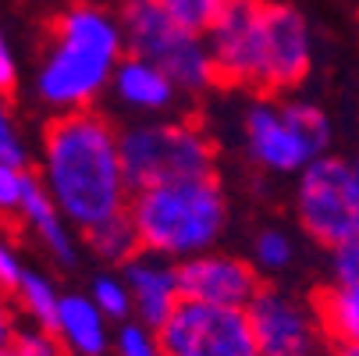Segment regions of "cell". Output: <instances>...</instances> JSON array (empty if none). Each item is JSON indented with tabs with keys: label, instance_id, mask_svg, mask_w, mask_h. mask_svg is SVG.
Returning a JSON list of instances; mask_svg holds the SVG:
<instances>
[{
	"label": "cell",
	"instance_id": "5",
	"mask_svg": "<svg viewBox=\"0 0 359 356\" xmlns=\"http://www.w3.org/2000/svg\"><path fill=\"white\" fill-rule=\"evenodd\" d=\"M121 164L132 192L189 178H217L214 143L196 121H161V125L125 128Z\"/></svg>",
	"mask_w": 359,
	"mask_h": 356
},
{
	"label": "cell",
	"instance_id": "29",
	"mask_svg": "<svg viewBox=\"0 0 359 356\" xmlns=\"http://www.w3.org/2000/svg\"><path fill=\"white\" fill-rule=\"evenodd\" d=\"M22 278H25V268L18 264L11 246L0 242V289H4V292H18L22 289Z\"/></svg>",
	"mask_w": 359,
	"mask_h": 356
},
{
	"label": "cell",
	"instance_id": "24",
	"mask_svg": "<svg viewBox=\"0 0 359 356\" xmlns=\"http://www.w3.org/2000/svg\"><path fill=\"white\" fill-rule=\"evenodd\" d=\"M11 349H15L18 356H65V345L57 342L54 331H46V328L15 331V335H11Z\"/></svg>",
	"mask_w": 359,
	"mask_h": 356
},
{
	"label": "cell",
	"instance_id": "17",
	"mask_svg": "<svg viewBox=\"0 0 359 356\" xmlns=\"http://www.w3.org/2000/svg\"><path fill=\"white\" fill-rule=\"evenodd\" d=\"M114 89L118 96L125 100V104L132 107H142V111H161L168 107L171 100H175V82L161 72V68H153L139 58H128L118 72H114Z\"/></svg>",
	"mask_w": 359,
	"mask_h": 356
},
{
	"label": "cell",
	"instance_id": "4",
	"mask_svg": "<svg viewBox=\"0 0 359 356\" xmlns=\"http://www.w3.org/2000/svg\"><path fill=\"white\" fill-rule=\"evenodd\" d=\"M121 36L132 58L161 68L178 89L199 93L214 86V61L207 39L178 25L157 0H125Z\"/></svg>",
	"mask_w": 359,
	"mask_h": 356
},
{
	"label": "cell",
	"instance_id": "7",
	"mask_svg": "<svg viewBox=\"0 0 359 356\" xmlns=\"http://www.w3.org/2000/svg\"><path fill=\"white\" fill-rule=\"evenodd\" d=\"M164 356H260L249 314L238 307L182 299L157 328Z\"/></svg>",
	"mask_w": 359,
	"mask_h": 356
},
{
	"label": "cell",
	"instance_id": "18",
	"mask_svg": "<svg viewBox=\"0 0 359 356\" xmlns=\"http://www.w3.org/2000/svg\"><path fill=\"white\" fill-rule=\"evenodd\" d=\"M86 239H89L96 257L100 261H111V264H128V261H135L139 253H142V242H139V232H135V221H132L128 211L121 218L107 221V225L86 232Z\"/></svg>",
	"mask_w": 359,
	"mask_h": 356
},
{
	"label": "cell",
	"instance_id": "32",
	"mask_svg": "<svg viewBox=\"0 0 359 356\" xmlns=\"http://www.w3.org/2000/svg\"><path fill=\"white\" fill-rule=\"evenodd\" d=\"M334 356H359V345H338Z\"/></svg>",
	"mask_w": 359,
	"mask_h": 356
},
{
	"label": "cell",
	"instance_id": "9",
	"mask_svg": "<svg viewBox=\"0 0 359 356\" xmlns=\"http://www.w3.org/2000/svg\"><path fill=\"white\" fill-rule=\"evenodd\" d=\"M245 314H249L260 356H317L320 345L327 342L317 321V310L281 289L260 285Z\"/></svg>",
	"mask_w": 359,
	"mask_h": 356
},
{
	"label": "cell",
	"instance_id": "6",
	"mask_svg": "<svg viewBox=\"0 0 359 356\" xmlns=\"http://www.w3.org/2000/svg\"><path fill=\"white\" fill-rule=\"evenodd\" d=\"M295 211L313 242L338 249L359 235V182L355 168L338 157L306 164L295 189Z\"/></svg>",
	"mask_w": 359,
	"mask_h": 356
},
{
	"label": "cell",
	"instance_id": "8",
	"mask_svg": "<svg viewBox=\"0 0 359 356\" xmlns=\"http://www.w3.org/2000/svg\"><path fill=\"white\" fill-rule=\"evenodd\" d=\"M264 4L267 0H228L207 32L214 86L235 89L264 82Z\"/></svg>",
	"mask_w": 359,
	"mask_h": 356
},
{
	"label": "cell",
	"instance_id": "16",
	"mask_svg": "<svg viewBox=\"0 0 359 356\" xmlns=\"http://www.w3.org/2000/svg\"><path fill=\"white\" fill-rule=\"evenodd\" d=\"M313 310L324 328V338L338 345H359V289L324 285L313 292Z\"/></svg>",
	"mask_w": 359,
	"mask_h": 356
},
{
	"label": "cell",
	"instance_id": "30",
	"mask_svg": "<svg viewBox=\"0 0 359 356\" xmlns=\"http://www.w3.org/2000/svg\"><path fill=\"white\" fill-rule=\"evenodd\" d=\"M8 93H15V61H11L4 36H0V96H8Z\"/></svg>",
	"mask_w": 359,
	"mask_h": 356
},
{
	"label": "cell",
	"instance_id": "1",
	"mask_svg": "<svg viewBox=\"0 0 359 356\" xmlns=\"http://www.w3.org/2000/svg\"><path fill=\"white\" fill-rule=\"evenodd\" d=\"M43 178L57 211L82 232L128 211L121 136L96 111H65L43 128Z\"/></svg>",
	"mask_w": 359,
	"mask_h": 356
},
{
	"label": "cell",
	"instance_id": "25",
	"mask_svg": "<svg viewBox=\"0 0 359 356\" xmlns=\"http://www.w3.org/2000/svg\"><path fill=\"white\" fill-rule=\"evenodd\" d=\"M288 261H292V239H288L285 232L267 228V232L256 235V264L278 271V268H285Z\"/></svg>",
	"mask_w": 359,
	"mask_h": 356
},
{
	"label": "cell",
	"instance_id": "2",
	"mask_svg": "<svg viewBox=\"0 0 359 356\" xmlns=\"http://www.w3.org/2000/svg\"><path fill=\"white\" fill-rule=\"evenodd\" d=\"M121 46L125 36L118 22L96 8H72L54 25V46L36 79L39 96L65 111L86 107L118 72Z\"/></svg>",
	"mask_w": 359,
	"mask_h": 356
},
{
	"label": "cell",
	"instance_id": "12",
	"mask_svg": "<svg viewBox=\"0 0 359 356\" xmlns=\"http://www.w3.org/2000/svg\"><path fill=\"white\" fill-rule=\"evenodd\" d=\"M245 143L256 164H264L271 171H302L306 164H313V150L302 143V136L292 128L285 118V107L274 104H256L245 114Z\"/></svg>",
	"mask_w": 359,
	"mask_h": 356
},
{
	"label": "cell",
	"instance_id": "27",
	"mask_svg": "<svg viewBox=\"0 0 359 356\" xmlns=\"http://www.w3.org/2000/svg\"><path fill=\"white\" fill-rule=\"evenodd\" d=\"M0 164H11V168H25V150H22V139L11 125V114H8V104L0 96Z\"/></svg>",
	"mask_w": 359,
	"mask_h": 356
},
{
	"label": "cell",
	"instance_id": "10",
	"mask_svg": "<svg viewBox=\"0 0 359 356\" xmlns=\"http://www.w3.org/2000/svg\"><path fill=\"white\" fill-rule=\"evenodd\" d=\"M310 72V32L292 4H264V82L260 93L295 89Z\"/></svg>",
	"mask_w": 359,
	"mask_h": 356
},
{
	"label": "cell",
	"instance_id": "21",
	"mask_svg": "<svg viewBox=\"0 0 359 356\" xmlns=\"http://www.w3.org/2000/svg\"><path fill=\"white\" fill-rule=\"evenodd\" d=\"M157 4L185 29L192 32H210V25L221 18L228 0H157Z\"/></svg>",
	"mask_w": 359,
	"mask_h": 356
},
{
	"label": "cell",
	"instance_id": "28",
	"mask_svg": "<svg viewBox=\"0 0 359 356\" xmlns=\"http://www.w3.org/2000/svg\"><path fill=\"white\" fill-rule=\"evenodd\" d=\"M334 285L359 289V235L334 249Z\"/></svg>",
	"mask_w": 359,
	"mask_h": 356
},
{
	"label": "cell",
	"instance_id": "31",
	"mask_svg": "<svg viewBox=\"0 0 359 356\" xmlns=\"http://www.w3.org/2000/svg\"><path fill=\"white\" fill-rule=\"evenodd\" d=\"M11 342V328H8V321H4V314H0V349H4Z\"/></svg>",
	"mask_w": 359,
	"mask_h": 356
},
{
	"label": "cell",
	"instance_id": "11",
	"mask_svg": "<svg viewBox=\"0 0 359 356\" xmlns=\"http://www.w3.org/2000/svg\"><path fill=\"white\" fill-rule=\"evenodd\" d=\"M178 278H182V299L214 303V307L245 310L252 303V296L260 292L256 271L245 261L224 257V253H199V257H189L178 268Z\"/></svg>",
	"mask_w": 359,
	"mask_h": 356
},
{
	"label": "cell",
	"instance_id": "3",
	"mask_svg": "<svg viewBox=\"0 0 359 356\" xmlns=\"http://www.w3.org/2000/svg\"><path fill=\"white\" fill-rule=\"evenodd\" d=\"M128 214L146 253L189 261L210 253V246L221 239L228 203L217 178H189L135 192Z\"/></svg>",
	"mask_w": 359,
	"mask_h": 356
},
{
	"label": "cell",
	"instance_id": "33",
	"mask_svg": "<svg viewBox=\"0 0 359 356\" xmlns=\"http://www.w3.org/2000/svg\"><path fill=\"white\" fill-rule=\"evenodd\" d=\"M0 356H18V352H15V349H11V342H8L4 349H0Z\"/></svg>",
	"mask_w": 359,
	"mask_h": 356
},
{
	"label": "cell",
	"instance_id": "19",
	"mask_svg": "<svg viewBox=\"0 0 359 356\" xmlns=\"http://www.w3.org/2000/svg\"><path fill=\"white\" fill-rule=\"evenodd\" d=\"M18 296H22L25 310L36 317V324H39V328H46V331H54V328H57V307H61V296H57V289H54V285H50V278H43V275H36V271H25Z\"/></svg>",
	"mask_w": 359,
	"mask_h": 356
},
{
	"label": "cell",
	"instance_id": "22",
	"mask_svg": "<svg viewBox=\"0 0 359 356\" xmlns=\"http://www.w3.org/2000/svg\"><path fill=\"white\" fill-rule=\"evenodd\" d=\"M93 303L104 310L107 321H121V324H125V317L135 310L128 285H125L121 278H107V275H100V278L93 282Z\"/></svg>",
	"mask_w": 359,
	"mask_h": 356
},
{
	"label": "cell",
	"instance_id": "20",
	"mask_svg": "<svg viewBox=\"0 0 359 356\" xmlns=\"http://www.w3.org/2000/svg\"><path fill=\"white\" fill-rule=\"evenodd\" d=\"M285 118L302 136V143L313 150V157H324V146L331 143V125H327L324 111L313 104H285Z\"/></svg>",
	"mask_w": 359,
	"mask_h": 356
},
{
	"label": "cell",
	"instance_id": "14",
	"mask_svg": "<svg viewBox=\"0 0 359 356\" xmlns=\"http://www.w3.org/2000/svg\"><path fill=\"white\" fill-rule=\"evenodd\" d=\"M57 342L75 352V356H104L111 338H107V317L96 307L89 296H61L57 307V328H54Z\"/></svg>",
	"mask_w": 359,
	"mask_h": 356
},
{
	"label": "cell",
	"instance_id": "23",
	"mask_svg": "<svg viewBox=\"0 0 359 356\" xmlns=\"http://www.w3.org/2000/svg\"><path fill=\"white\" fill-rule=\"evenodd\" d=\"M114 352H118V356H164L157 331L146 328V324H135V321H125V324L118 328Z\"/></svg>",
	"mask_w": 359,
	"mask_h": 356
},
{
	"label": "cell",
	"instance_id": "26",
	"mask_svg": "<svg viewBox=\"0 0 359 356\" xmlns=\"http://www.w3.org/2000/svg\"><path fill=\"white\" fill-rule=\"evenodd\" d=\"M25 168L0 164V214L22 211V196H25Z\"/></svg>",
	"mask_w": 359,
	"mask_h": 356
},
{
	"label": "cell",
	"instance_id": "15",
	"mask_svg": "<svg viewBox=\"0 0 359 356\" xmlns=\"http://www.w3.org/2000/svg\"><path fill=\"white\" fill-rule=\"evenodd\" d=\"M22 218L36 228V235L46 242V249L57 257V264L72 268V264L79 261L75 242H72V235H68V232H65V225H61V211H57L54 196H50V189H46L39 178H32V175H25Z\"/></svg>",
	"mask_w": 359,
	"mask_h": 356
},
{
	"label": "cell",
	"instance_id": "13",
	"mask_svg": "<svg viewBox=\"0 0 359 356\" xmlns=\"http://www.w3.org/2000/svg\"><path fill=\"white\" fill-rule=\"evenodd\" d=\"M125 285L132 292L135 303V314L142 317L146 328L157 331L182 303V278L178 268H171L164 257L157 253H139L135 261L125 264Z\"/></svg>",
	"mask_w": 359,
	"mask_h": 356
},
{
	"label": "cell",
	"instance_id": "34",
	"mask_svg": "<svg viewBox=\"0 0 359 356\" xmlns=\"http://www.w3.org/2000/svg\"><path fill=\"white\" fill-rule=\"evenodd\" d=\"M352 168H355V182H359V161H355V164H352Z\"/></svg>",
	"mask_w": 359,
	"mask_h": 356
}]
</instances>
